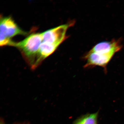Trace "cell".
<instances>
[{
    "instance_id": "obj_7",
    "label": "cell",
    "mask_w": 124,
    "mask_h": 124,
    "mask_svg": "<svg viewBox=\"0 0 124 124\" xmlns=\"http://www.w3.org/2000/svg\"><path fill=\"white\" fill-rule=\"evenodd\" d=\"M0 124H5L4 123V122H3V121L2 120V121H1Z\"/></svg>"
},
{
    "instance_id": "obj_6",
    "label": "cell",
    "mask_w": 124,
    "mask_h": 124,
    "mask_svg": "<svg viewBox=\"0 0 124 124\" xmlns=\"http://www.w3.org/2000/svg\"><path fill=\"white\" fill-rule=\"evenodd\" d=\"M99 112L93 114L87 113L79 116L72 124H98Z\"/></svg>"
},
{
    "instance_id": "obj_3",
    "label": "cell",
    "mask_w": 124,
    "mask_h": 124,
    "mask_svg": "<svg viewBox=\"0 0 124 124\" xmlns=\"http://www.w3.org/2000/svg\"><path fill=\"white\" fill-rule=\"evenodd\" d=\"M74 21H71L67 24L46 31L42 33L43 41L50 44L59 46L67 38L66 33L70 27L74 25Z\"/></svg>"
},
{
    "instance_id": "obj_5",
    "label": "cell",
    "mask_w": 124,
    "mask_h": 124,
    "mask_svg": "<svg viewBox=\"0 0 124 124\" xmlns=\"http://www.w3.org/2000/svg\"><path fill=\"white\" fill-rule=\"evenodd\" d=\"M122 46L119 41L113 40L111 41H103L94 46L89 52L102 54L114 55L121 49Z\"/></svg>"
},
{
    "instance_id": "obj_4",
    "label": "cell",
    "mask_w": 124,
    "mask_h": 124,
    "mask_svg": "<svg viewBox=\"0 0 124 124\" xmlns=\"http://www.w3.org/2000/svg\"><path fill=\"white\" fill-rule=\"evenodd\" d=\"M114 55L113 54H102L89 51L83 58L86 61L84 67L86 68L100 66L104 68L106 72L107 66Z\"/></svg>"
},
{
    "instance_id": "obj_2",
    "label": "cell",
    "mask_w": 124,
    "mask_h": 124,
    "mask_svg": "<svg viewBox=\"0 0 124 124\" xmlns=\"http://www.w3.org/2000/svg\"><path fill=\"white\" fill-rule=\"evenodd\" d=\"M0 45L12 46L14 42L11 38L18 35H25L27 32L20 28L11 17H0Z\"/></svg>"
},
{
    "instance_id": "obj_1",
    "label": "cell",
    "mask_w": 124,
    "mask_h": 124,
    "mask_svg": "<svg viewBox=\"0 0 124 124\" xmlns=\"http://www.w3.org/2000/svg\"><path fill=\"white\" fill-rule=\"evenodd\" d=\"M42 42V33H33L22 41L14 42L13 46L17 48L32 68H35L38 51Z\"/></svg>"
}]
</instances>
